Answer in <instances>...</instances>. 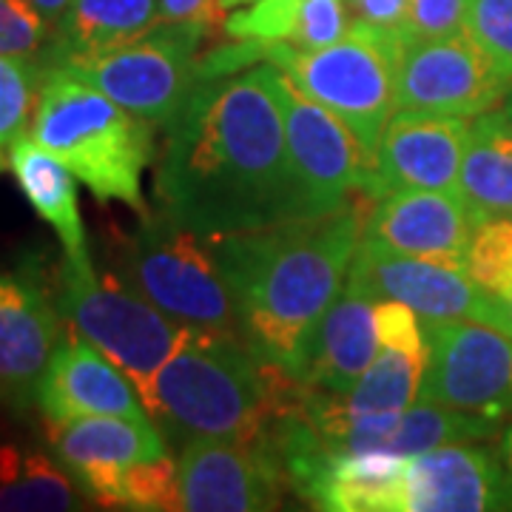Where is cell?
Listing matches in <instances>:
<instances>
[{
    "instance_id": "obj_1",
    "label": "cell",
    "mask_w": 512,
    "mask_h": 512,
    "mask_svg": "<svg viewBox=\"0 0 512 512\" xmlns=\"http://www.w3.org/2000/svg\"><path fill=\"white\" fill-rule=\"evenodd\" d=\"M157 214L208 239L291 220L279 69L200 80L165 128Z\"/></svg>"
},
{
    "instance_id": "obj_23",
    "label": "cell",
    "mask_w": 512,
    "mask_h": 512,
    "mask_svg": "<svg viewBox=\"0 0 512 512\" xmlns=\"http://www.w3.org/2000/svg\"><path fill=\"white\" fill-rule=\"evenodd\" d=\"M163 23L160 0H72L55 26L46 63L66 55L111 49L148 35Z\"/></svg>"
},
{
    "instance_id": "obj_20",
    "label": "cell",
    "mask_w": 512,
    "mask_h": 512,
    "mask_svg": "<svg viewBox=\"0 0 512 512\" xmlns=\"http://www.w3.org/2000/svg\"><path fill=\"white\" fill-rule=\"evenodd\" d=\"M379 348L382 342L373 319V299L345 282L319 322L302 387L345 396L362 379Z\"/></svg>"
},
{
    "instance_id": "obj_9",
    "label": "cell",
    "mask_w": 512,
    "mask_h": 512,
    "mask_svg": "<svg viewBox=\"0 0 512 512\" xmlns=\"http://www.w3.org/2000/svg\"><path fill=\"white\" fill-rule=\"evenodd\" d=\"M285 148L291 177V220H316L367 200L370 160L333 111L299 92L279 72Z\"/></svg>"
},
{
    "instance_id": "obj_2",
    "label": "cell",
    "mask_w": 512,
    "mask_h": 512,
    "mask_svg": "<svg viewBox=\"0 0 512 512\" xmlns=\"http://www.w3.org/2000/svg\"><path fill=\"white\" fill-rule=\"evenodd\" d=\"M365 234V208L285 220L211 239L234 296L239 336L265 365L302 384L322 316L342 293Z\"/></svg>"
},
{
    "instance_id": "obj_16",
    "label": "cell",
    "mask_w": 512,
    "mask_h": 512,
    "mask_svg": "<svg viewBox=\"0 0 512 512\" xmlns=\"http://www.w3.org/2000/svg\"><path fill=\"white\" fill-rule=\"evenodd\" d=\"M49 444L89 501L106 507L114 481L128 467L168 456L163 430L154 419L83 416L49 421Z\"/></svg>"
},
{
    "instance_id": "obj_31",
    "label": "cell",
    "mask_w": 512,
    "mask_h": 512,
    "mask_svg": "<svg viewBox=\"0 0 512 512\" xmlns=\"http://www.w3.org/2000/svg\"><path fill=\"white\" fill-rule=\"evenodd\" d=\"M55 29L26 0H0V55L46 57Z\"/></svg>"
},
{
    "instance_id": "obj_15",
    "label": "cell",
    "mask_w": 512,
    "mask_h": 512,
    "mask_svg": "<svg viewBox=\"0 0 512 512\" xmlns=\"http://www.w3.org/2000/svg\"><path fill=\"white\" fill-rule=\"evenodd\" d=\"M512 510V484L498 447L458 441L407 458L402 512Z\"/></svg>"
},
{
    "instance_id": "obj_29",
    "label": "cell",
    "mask_w": 512,
    "mask_h": 512,
    "mask_svg": "<svg viewBox=\"0 0 512 512\" xmlns=\"http://www.w3.org/2000/svg\"><path fill=\"white\" fill-rule=\"evenodd\" d=\"M302 0H254L225 15L222 32L231 40L254 43H291L299 26Z\"/></svg>"
},
{
    "instance_id": "obj_10",
    "label": "cell",
    "mask_w": 512,
    "mask_h": 512,
    "mask_svg": "<svg viewBox=\"0 0 512 512\" xmlns=\"http://www.w3.org/2000/svg\"><path fill=\"white\" fill-rule=\"evenodd\" d=\"M419 402L510 424L512 333L481 322H424Z\"/></svg>"
},
{
    "instance_id": "obj_30",
    "label": "cell",
    "mask_w": 512,
    "mask_h": 512,
    "mask_svg": "<svg viewBox=\"0 0 512 512\" xmlns=\"http://www.w3.org/2000/svg\"><path fill=\"white\" fill-rule=\"evenodd\" d=\"M464 29L512 83V0H470Z\"/></svg>"
},
{
    "instance_id": "obj_5",
    "label": "cell",
    "mask_w": 512,
    "mask_h": 512,
    "mask_svg": "<svg viewBox=\"0 0 512 512\" xmlns=\"http://www.w3.org/2000/svg\"><path fill=\"white\" fill-rule=\"evenodd\" d=\"M407 37L353 23L325 49L265 43V63L276 66L299 92L322 103L353 131L373 163L384 126L396 111V69Z\"/></svg>"
},
{
    "instance_id": "obj_37",
    "label": "cell",
    "mask_w": 512,
    "mask_h": 512,
    "mask_svg": "<svg viewBox=\"0 0 512 512\" xmlns=\"http://www.w3.org/2000/svg\"><path fill=\"white\" fill-rule=\"evenodd\" d=\"M26 3H29L37 15L55 29L57 23H60V18L66 15V9H69V3H72V0H26Z\"/></svg>"
},
{
    "instance_id": "obj_6",
    "label": "cell",
    "mask_w": 512,
    "mask_h": 512,
    "mask_svg": "<svg viewBox=\"0 0 512 512\" xmlns=\"http://www.w3.org/2000/svg\"><path fill=\"white\" fill-rule=\"evenodd\" d=\"M120 279L185 328L239 333L237 305L214 242L194 228L148 214L123 245Z\"/></svg>"
},
{
    "instance_id": "obj_32",
    "label": "cell",
    "mask_w": 512,
    "mask_h": 512,
    "mask_svg": "<svg viewBox=\"0 0 512 512\" xmlns=\"http://www.w3.org/2000/svg\"><path fill=\"white\" fill-rule=\"evenodd\" d=\"M350 26L353 18L345 0H302L291 43L299 49H325L348 35Z\"/></svg>"
},
{
    "instance_id": "obj_38",
    "label": "cell",
    "mask_w": 512,
    "mask_h": 512,
    "mask_svg": "<svg viewBox=\"0 0 512 512\" xmlns=\"http://www.w3.org/2000/svg\"><path fill=\"white\" fill-rule=\"evenodd\" d=\"M495 447H498V456L504 461V470H507V476H510L512 484V421L498 433V441H495Z\"/></svg>"
},
{
    "instance_id": "obj_28",
    "label": "cell",
    "mask_w": 512,
    "mask_h": 512,
    "mask_svg": "<svg viewBox=\"0 0 512 512\" xmlns=\"http://www.w3.org/2000/svg\"><path fill=\"white\" fill-rule=\"evenodd\" d=\"M106 507L140 512L180 510L177 461L171 456H163L128 467L126 473L114 481L109 498H106Z\"/></svg>"
},
{
    "instance_id": "obj_14",
    "label": "cell",
    "mask_w": 512,
    "mask_h": 512,
    "mask_svg": "<svg viewBox=\"0 0 512 512\" xmlns=\"http://www.w3.org/2000/svg\"><path fill=\"white\" fill-rule=\"evenodd\" d=\"M470 120L396 109L370 163L367 202L390 191H458Z\"/></svg>"
},
{
    "instance_id": "obj_40",
    "label": "cell",
    "mask_w": 512,
    "mask_h": 512,
    "mask_svg": "<svg viewBox=\"0 0 512 512\" xmlns=\"http://www.w3.org/2000/svg\"><path fill=\"white\" fill-rule=\"evenodd\" d=\"M501 109H504V114H507V123H510V128H512V89H510V94L504 97Z\"/></svg>"
},
{
    "instance_id": "obj_42",
    "label": "cell",
    "mask_w": 512,
    "mask_h": 512,
    "mask_svg": "<svg viewBox=\"0 0 512 512\" xmlns=\"http://www.w3.org/2000/svg\"><path fill=\"white\" fill-rule=\"evenodd\" d=\"M0 168H3V157H0Z\"/></svg>"
},
{
    "instance_id": "obj_18",
    "label": "cell",
    "mask_w": 512,
    "mask_h": 512,
    "mask_svg": "<svg viewBox=\"0 0 512 512\" xmlns=\"http://www.w3.org/2000/svg\"><path fill=\"white\" fill-rule=\"evenodd\" d=\"M60 308L32 274L0 271V404L26 410L60 342Z\"/></svg>"
},
{
    "instance_id": "obj_41",
    "label": "cell",
    "mask_w": 512,
    "mask_h": 512,
    "mask_svg": "<svg viewBox=\"0 0 512 512\" xmlns=\"http://www.w3.org/2000/svg\"><path fill=\"white\" fill-rule=\"evenodd\" d=\"M507 308H510V316H512V296H510V299H507Z\"/></svg>"
},
{
    "instance_id": "obj_24",
    "label": "cell",
    "mask_w": 512,
    "mask_h": 512,
    "mask_svg": "<svg viewBox=\"0 0 512 512\" xmlns=\"http://www.w3.org/2000/svg\"><path fill=\"white\" fill-rule=\"evenodd\" d=\"M86 495L69 470L37 447L0 444V510L69 512L83 510Z\"/></svg>"
},
{
    "instance_id": "obj_26",
    "label": "cell",
    "mask_w": 512,
    "mask_h": 512,
    "mask_svg": "<svg viewBox=\"0 0 512 512\" xmlns=\"http://www.w3.org/2000/svg\"><path fill=\"white\" fill-rule=\"evenodd\" d=\"M46 72V57L0 55V148L32 126Z\"/></svg>"
},
{
    "instance_id": "obj_7",
    "label": "cell",
    "mask_w": 512,
    "mask_h": 512,
    "mask_svg": "<svg viewBox=\"0 0 512 512\" xmlns=\"http://www.w3.org/2000/svg\"><path fill=\"white\" fill-rule=\"evenodd\" d=\"M57 308L72 330L86 336L143 393L157 370L180 348L188 328L168 319L120 276H100L92 259L63 256Z\"/></svg>"
},
{
    "instance_id": "obj_12",
    "label": "cell",
    "mask_w": 512,
    "mask_h": 512,
    "mask_svg": "<svg viewBox=\"0 0 512 512\" xmlns=\"http://www.w3.org/2000/svg\"><path fill=\"white\" fill-rule=\"evenodd\" d=\"M512 83L470 32L407 40L396 69V109L473 120L498 109Z\"/></svg>"
},
{
    "instance_id": "obj_11",
    "label": "cell",
    "mask_w": 512,
    "mask_h": 512,
    "mask_svg": "<svg viewBox=\"0 0 512 512\" xmlns=\"http://www.w3.org/2000/svg\"><path fill=\"white\" fill-rule=\"evenodd\" d=\"M348 282L376 299H399L421 322H481L512 333L510 308L478 285L467 268L390 251L362 237L350 262Z\"/></svg>"
},
{
    "instance_id": "obj_34",
    "label": "cell",
    "mask_w": 512,
    "mask_h": 512,
    "mask_svg": "<svg viewBox=\"0 0 512 512\" xmlns=\"http://www.w3.org/2000/svg\"><path fill=\"white\" fill-rule=\"evenodd\" d=\"M470 0H410L407 40H427L464 32Z\"/></svg>"
},
{
    "instance_id": "obj_27",
    "label": "cell",
    "mask_w": 512,
    "mask_h": 512,
    "mask_svg": "<svg viewBox=\"0 0 512 512\" xmlns=\"http://www.w3.org/2000/svg\"><path fill=\"white\" fill-rule=\"evenodd\" d=\"M464 268L484 291L507 305L512 296V217L478 222L467 245Z\"/></svg>"
},
{
    "instance_id": "obj_39",
    "label": "cell",
    "mask_w": 512,
    "mask_h": 512,
    "mask_svg": "<svg viewBox=\"0 0 512 512\" xmlns=\"http://www.w3.org/2000/svg\"><path fill=\"white\" fill-rule=\"evenodd\" d=\"M248 3H254V0H220V9H222V12H231V9L248 6Z\"/></svg>"
},
{
    "instance_id": "obj_3",
    "label": "cell",
    "mask_w": 512,
    "mask_h": 512,
    "mask_svg": "<svg viewBox=\"0 0 512 512\" xmlns=\"http://www.w3.org/2000/svg\"><path fill=\"white\" fill-rule=\"evenodd\" d=\"M302 384L265 365L239 333L188 328L140 393L174 441L262 439L299 402Z\"/></svg>"
},
{
    "instance_id": "obj_21",
    "label": "cell",
    "mask_w": 512,
    "mask_h": 512,
    "mask_svg": "<svg viewBox=\"0 0 512 512\" xmlns=\"http://www.w3.org/2000/svg\"><path fill=\"white\" fill-rule=\"evenodd\" d=\"M9 168L37 217L55 228L63 245V256L92 259L80 200H77V177L72 168L49 148L40 146L32 134H20L12 143Z\"/></svg>"
},
{
    "instance_id": "obj_8",
    "label": "cell",
    "mask_w": 512,
    "mask_h": 512,
    "mask_svg": "<svg viewBox=\"0 0 512 512\" xmlns=\"http://www.w3.org/2000/svg\"><path fill=\"white\" fill-rule=\"evenodd\" d=\"M205 35L208 29L191 23H160L137 40L86 55H66L49 66L77 74L151 126L168 128L197 86Z\"/></svg>"
},
{
    "instance_id": "obj_35",
    "label": "cell",
    "mask_w": 512,
    "mask_h": 512,
    "mask_svg": "<svg viewBox=\"0 0 512 512\" xmlns=\"http://www.w3.org/2000/svg\"><path fill=\"white\" fill-rule=\"evenodd\" d=\"M353 23L376 26L384 32H396L407 37L410 0H345Z\"/></svg>"
},
{
    "instance_id": "obj_36",
    "label": "cell",
    "mask_w": 512,
    "mask_h": 512,
    "mask_svg": "<svg viewBox=\"0 0 512 512\" xmlns=\"http://www.w3.org/2000/svg\"><path fill=\"white\" fill-rule=\"evenodd\" d=\"M163 23H191L202 29H214L220 23V0H160Z\"/></svg>"
},
{
    "instance_id": "obj_17",
    "label": "cell",
    "mask_w": 512,
    "mask_h": 512,
    "mask_svg": "<svg viewBox=\"0 0 512 512\" xmlns=\"http://www.w3.org/2000/svg\"><path fill=\"white\" fill-rule=\"evenodd\" d=\"M35 404L46 421L83 416L151 419L137 384L77 330L60 336L46 373L37 384Z\"/></svg>"
},
{
    "instance_id": "obj_19",
    "label": "cell",
    "mask_w": 512,
    "mask_h": 512,
    "mask_svg": "<svg viewBox=\"0 0 512 512\" xmlns=\"http://www.w3.org/2000/svg\"><path fill=\"white\" fill-rule=\"evenodd\" d=\"M476 231V217L458 191H390L373 202L365 234L390 251L461 265Z\"/></svg>"
},
{
    "instance_id": "obj_4",
    "label": "cell",
    "mask_w": 512,
    "mask_h": 512,
    "mask_svg": "<svg viewBox=\"0 0 512 512\" xmlns=\"http://www.w3.org/2000/svg\"><path fill=\"white\" fill-rule=\"evenodd\" d=\"M49 66V63H46ZM29 134L57 154L100 202L148 217L143 174L154 160V126L77 74L49 66Z\"/></svg>"
},
{
    "instance_id": "obj_22",
    "label": "cell",
    "mask_w": 512,
    "mask_h": 512,
    "mask_svg": "<svg viewBox=\"0 0 512 512\" xmlns=\"http://www.w3.org/2000/svg\"><path fill=\"white\" fill-rule=\"evenodd\" d=\"M458 194L476 217V225L490 217H512V128L504 109L473 117Z\"/></svg>"
},
{
    "instance_id": "obj_13",
    "label": "cell",
    "mask_w": 512,
    "mask_h": 512,
    "mask_svg": "<svg viewBox=\"0 0 512 512\" xmlns=\"http://www.w3.org/2000/svg\"><path fill=\"white\" fill-rule=\"evenodd\" d=\"M288 478L271 436L191 439L177 458V493L185 512H262L282 501Z\"/></svg>"
},
{
    "instance_id": "obj_25",
    "label": "cell",
    "mask_w": 512,
    "mask_h": 512,
    "mask_svg": "<svg viewBox=\"0 0 512 512\" xmlns=\"http://www.w3.org/2000/svg\"><path fill=\"white\" fill-rule=\"evenodd\" d=\"M424 356H413L407 350L382 345L376 359L370 362L362 379L345 396L322 393V399L345 416H370V413H396L419 402ZM313 390V387H311Z\"/></svg>"
},
{
    "instance_id": "obj_33",
    "label": "cell",
    "mask_w": 512,
    "mask_h": 512,
    "mask_svg": "<svg viewBox=\"0 0 512 512\" xmlns=\"http://www.w3.org/2000/svg\"><path fill=\"white\" fill-rule=\"evenodd\" d=\"M373 319L379 342L390 348L407 350L413 356L427 359V339H424V322H419V313L399 299H376L373 302Z\"/></svg>"
}]
</instances>
